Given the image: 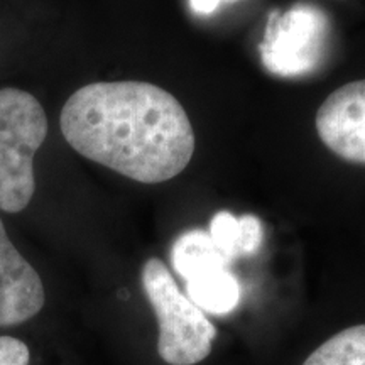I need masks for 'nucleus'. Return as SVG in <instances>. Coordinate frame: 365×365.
I'll use <instances>...</instances> for the list:
<instances>
[{
	"label": "nucleus",
	"instance_id": "obj_3",
	"mask_svg": "<svg viewBox=\"0 0 365 365\" xmlns=\"http://www.w3.org/2000/svg\"><path fill=\"white\" fill-rule=\"evenodd\" d=\"M140 281L159 323V357L170 365H195L207 359L217 328L181 293L166 264L158 257L148 259Z\"/></svg>",
	"mask_w": 365,
	"mask_h": 365
},
{
	"label": "nucleus",
	"instance_id": "obj_4",
	"mask_svg": "<svg viewBox=\"0 0 365 365\" xmlns=\"http://www.w3.org/2000/svg\"><path fill=\"white\" fill-rule=\"evenodd\" d=\"M327 29L325 16L313 7H293L284 16L274 14L261 44L262 63L279 76L312 71L323 54Z\"/></svg>",
	"mask_w": 365,
	"mask_h": 365
},
{
	"label": "nucleus",
	"instance_id": "obj_8",
	"mask_svg": "<svg viewBox=\"0 0 365 365\" xmlns=\"http://www.w3.org/2000/svg\"><path fill=\"white\" fill-rule=\"evenodd\" d=\"M208 234L232 262L240 255H252L261 249L264 228L255 215L237 218L228 212H218L210 222Z\"/></svg>",
	"mask_w": 365,
	"mask_h": 365
},
{
	"label": "nucleus",
	"instance_id": "obj_1",
	"mask_svg": "<svg viewBox=\"0 0 365 365\" xmlns=\"http://www.w3.org/2000/svg\"><path fill=\"white\" fill-rule=\"evenodd\" d=\"M76 153L144 185L170 181L195 153L188 113L168 90L145 81H97L81 86L59 117Z\"/></svg>",
	"mask_w": 365,
	"mask_h": 365
},
{
	"label": "nucleus",
	"instance_id": "obj_2",
	"mask_svg": "<svg viewBox=\"0 0 365 365\" xmlns=\"http://www.w3.org/2000/svg\"><path fill=\"white\" fill-rule=\"evenodd\" d=\"M48 135L39 100L21 88L0 90V210L19 213L36 191L34 156Z\"/></svg>",
	"mask_w": 365,
	"mask_h": 365
},
{
	"label": "nucleus",
	"instance_id": "obj_10",
	"mask_svg": "<svg viewBox=\"0 0 365 365\" xmlns=\"http://www.w3.org/2000/svg\"><path fill=\"white\" fill-rule=\"evenodd\" d=\"M303 365H365V323L333 335Z\"/></svg>",
	"mask_w": 365,
	"mask_h": 365
},
{
	"label": "nucleus",
	"instance_id": "obj_9",
	"mask_svg": "<svg viewBox=\"0 0 365 365\" xmlns=\"http://www.w3.org/2000/svg\"><path fill=\"white\" fill-rule=\"evenodd\" d=\"M186 291L196 307L212 314L230 313L240 299V286L228 269H218L186 281Z\"/></svg>",
	"mask_w": 365,
	"mask_h": 365
},
{
	"label": "nucleus",
	"instance_id": "obj_7",
	"mask_svg": "<svg viewBox=\"0 0 365 365\" xmlns=\"http://www.w3.org/2000/svg\"><path fill=\"white\" fill-rule=\"evenodd\" d=\"M171 261L176 272L186 281L218 269H228L230 264L205 230H190L178 237L173 245Z\"/></svg>",
	"mask_w": 365,
	"mask_h": 365
},
{
	"label": "nucleus",
	"instance_id": "obj_6",
	"mask_svg": "<svg viewBox=\"0 0 365 365\" xmlns=\"http://www.w3.org/2000/svg\"><path fill=\"white\" fill-rule=\"evenodd\" d=\"M44 307L39 274L12 245L0 218V327L21 325Z\"/></svg>",
	"mask_w": 365,
	"mask_h": 365
},
{
	"label": "nucleus",
	"instance_id": "obj_5",
	"mask_svg": "<svg viewBox=\"0 0 365 365\" xmlns=\"http://www.w3.org/2000/svg\"><path fill=\"white\" fill-rule=\"evenodd\" d=\"M314 125L319 140L335 156L365 164V80L340 86L318 108Z\"/></svg>",
	"mask_w": 365,
	"mask_h": 365
},
{
	"label": "nucleus",
	"instance_id": "obj_12",
	"mask_svg": "<svg viewBox=\"0 0 365 365\" xmlns=\"http://www.w3.org/2000/svg\"><path fill=\"white\" fill-rule=\"evenodd\" d=\"M222 2H228V0H191V9L196 14H210L215 11Z\"/></svg>",
	"mask_w": 365,
	"mask_h": 365
},
{
	"label": "nucleus",
	"instance_id": "obj_11",
	"mask_svg": "<svg viewBox=\"0 0 365 365\" xmlns=\"http://www.w3.org/2000/svg\"><path fill=\"white\" fill-rule=\"evenodd\" d=\"M29 349L14 336H0V365H29Z\"/></svg>",
	"mask_w": 365,
	"mask_h": 365
}]
</instances>
